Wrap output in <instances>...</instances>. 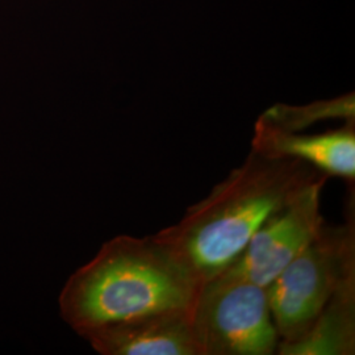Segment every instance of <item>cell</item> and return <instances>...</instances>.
I'll use <instances>...</instances> for the list:
<instances>
[{
	"label": "cell",
	"mask_w": 355,
	"mask_h": 355,
	"mask_svg": "<svg viewBox=\"0 0 355 355\" xmlns=\"http://www.w3.org/2000/svg\"><path fill=\"white\" fill-rule=\"evenodd\" d=\"M327 179L309 184L270 216L225 270L267 288L313 240L324 223L320 207Z\"/></svg>",
	"instance_id": "5b68a950"
},
{
	"label": "cell",
	"mask_w": 355,
	"mask_h": 355,
	"mask_svg": "<svg viewBox=\"0 0 355 355\" xmlns=\"http://www.w3.org/2000/svg\"><path fill=\"white\" fill-rule=\"evenodd\" d=\"M190 324L199 355L277 354L267 288L228 270L200 284Z\"/></svg>",
	"instance_id": "277c9868"
},
{
	"label": "cell",
	"mask_w": 355,
	"mask_h": 355,
	"mask_svg": "<svg viewBox=\"0 0 355 355\" xmlns=\"http://www.w3.org/2000/svg\"><path fill=\"white\" fill-rule=\"evenodd\" d=\"M252 150L268 158H293L316 167L328 177H340L354 186V120L340 129L316 135L284 132L258 120Z\"/></svg>",
	"instance_id": "52a82bcc"
},
{
	"label": "cell",
	"mask_w": 355,
	"mask_h": 355,
	"mask_svg": "<svg viewBox=\"0 0 355 355\" xmlns=\"http://www.w3.org/2000/svg\"><path fill=\"white\" fill-rule=\"evenodd\" d=\"M268 125L284 132H300L321 120L345 119L354 120V96L346 95L333 101L316 102L309 105L292 107L278 104L259 117Z\"/></svg>",
	"instance_id": "9c48e42d"
},
{
	"label": "cell",
	"mask_w": 355,
	"mask_h": 355,
	"mask_svg": "<svg viewBox=\"0 0 355 355\" xmlns=\"http://www.w3.org/2000/svg\"><path fill=\"white\" fill-rule=\"evenodd\" d=\"M277 354H355V274L343 280L304 334L278 343Z\"/></svg>",
	"instance_id": "ba28073f"
},
{
	"label": "cell",
	"mask_w": 355,
	"mask_h": 355,
	"mask_svg": "<svg viewBox=\"0 0 355 355\" xmlns=\"http://www.w3.org/2000/svg\"><path fill=\"white\" fill-rule=\"evenodd\" d=\"M353 207L341 225L324 220L313 240L267 287L279 343L304 334L343 280L355 274Z\"/></svg>",
	"instance_id": "3957f363"
},
{
	"label": "cell",
	"mask_w": 355,
	"mask_h": 355,
	"mask_svg": "<svg viewBox=\"0 0 355 355\" xmlns=\"http://www.w3.org/2000/svg\"><path fill=\"white\" fill-rule=\"evenodd\" d=\"M200 283L154 236L119 234L104 242L61 290L60 313L83 336L149 313L190 309Z\"/></svg>",
	"instance_id": "7a4b0ae2"
},
{
	"label": "cell",
	"mask_w": 355,
	"mask_h": 355,
	"mask_svg": "<svg viewBox=\"0 0 355 355\" xmlns=\"http://www.w3.org/2000/svg\"><path fill=\"white\" fill-rule=\"evenodd\" d=\"M102 355H199L190 309H171L108 324L82 336Z\"/></svg>",
	"instance_id": "8992f818"
},
{
	"label": "cell",
	"mask_w": 355,
	"mask_h": 355,
	"mask_svg": "<svg viewBox=\"0 0 355 355\" xmlns=\"http://www.w3.org/2000/svg\"><path fill=\"white\" fill-rule=\"evenodd\" d=\"M321 178L329 177L303 161L250 150L180 221L153 236L202 284L241 254L270 216Z\"/></svg>",
	"instance_id": "6da1fadb"
}]
</instances>
